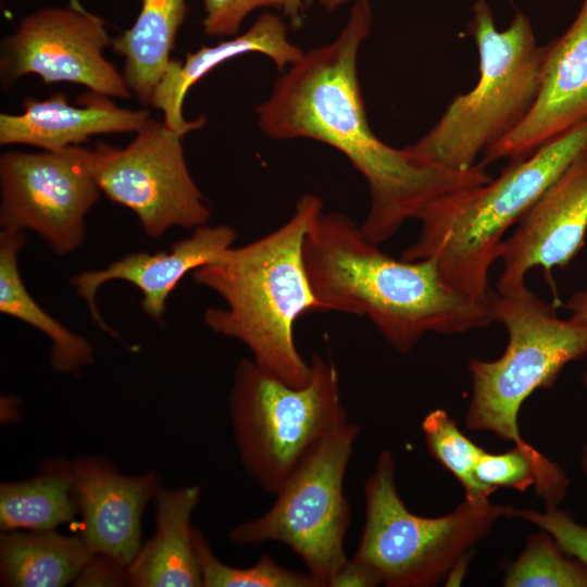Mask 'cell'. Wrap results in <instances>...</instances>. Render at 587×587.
Masks as SVG:
<instances>
[{"label":"cell","mask_w":587,"mask_h":587,"mask_svg":"<svg viewBox=\"0 0 587 587\" xmlns=\"http://www.w3.org/2000/svg\"><path fill=\"white\" fill-rule=\"evenodd\" d=\"M507 587H587V566L566 554L553 537L532 535L520 557L505 571Z\"/></svg>","instance_id":"d4e9b609"},{"label":"cell","mask_w":587,"mask_h":587,"mask_svg":"<svg viewBox=\"0 0 587 587\" xmlns=\"http://www.w3.org/2000/svg\"><path fill=\"white\" fill-rule=\"evenodd\" d=\"M475 476L483 485L497 490L511 488L525 491L535 486L546 508H558L565 499L570 480L565 472L529 444L494 454L487 452L475 466Z\"/></svg>","instance_id":"cb8c5ba5"},{"label":"cell","mask_w":587,"mask_h":587,"mask_svg":"<svg viewBox=\"0 0 587 587\" xmlns=\"http://www.w3.org/2000/svg\"><path fill=\"white\" fill-rule=\"evenodd\" d=\"M586 147L587 118L528 157L511 159L497 178L432 200L417 212L420 235L401 259L433 258L447 282L489 302V270L503 235Z\"/></svg>","instance_id":"277c9868"},{"label":"cell","mask_w":587,"mask_h":587,"mask_svg":"<svg viewBox=\"0 0 587 587\" xmlns=\"http://www.w3.org/2000/svg\"><path fill=\"white\" fill-rule=\"evenodd\" d=\"M136 134L124 149L96 146L100 190L130 209L153 238L174 226L205 225L211 211L189 173L183 136L150 117Z\"/></svg>","instance_id":"8fae6325"},{"label":"cell","mask_w":587,"mask_h":587,"mask_svg":"<svg viewBox=\"0 0 587 587\" xmlns=\"http://www.w3.org/2000/svg\"><path fill=\"white\" fill-rule=\"evenodd\" d=\"M193 542L203 587H322L308 571L284 567L266 553L248 567L228 565L215 555L204 534L196 527Z\"/></svg>","instance_id":"4316f807"},{"label":"cell","mask_w":587,"mask_h":587,"mask_svg":"<svg viewBox=\"0 0 587 587\" xmlns=\"http://www.w3.org/2000/svg\"><path fill=\"white\" fill-rule=\"evenodd\" d=\"M186 11V0H141L134 25L112 40L113 50L125 60L123 77L143 104H150L170 65Z\"/></svg>","instance_id":"44dd1931"},{"label":"cell","mask_w":587,"mask_h":587,"mask_svg":"<svg viewBox=\"0 0 587 587\" xmlns=\"http://www.w3.org/2000/svg\"><path fill=\"white\" fill-rule=\"evenodd\" d=\"M72 472L82 519L78 535L93 553L109 555L127 566L142 545L141 520L160 487L158 473L124 475L101 455L75 459Z\"/></svg>","instance_id":"9a60e30c"},{"label":"cell","mask_w":587,"mask_h":587,"mask_svg":"<svg viewBox=\"0 0 587 587\" xmlns=\"http://www.w3.org/2000/svg\"><path fill=\"white\" fill-rule=\"evenodd\" d=\"M469 33L478 49L477 84L454 97L430 130L407 147L455 171L476 165L480 153L524 120L539 92L545 53L523 13L517 12L509 27L499 32L486 0L475 3Z\"/></svg>","instance_id":"5b68a950"},{"label":"cell","mask_w":587,"mask_h":587,"mask_svg":"<svg viewBox=\"0 0 587 587\" xmlns=\"http://www.w3.org/2000/svg\"><path fill=\"white\" fill-rule=\"evenodd\" d=\"M367 0H357L348 23L329 43L314 48L276 80L257 108L262 132L275 139L309 138L341 152L364 177L370 209L360 226L374 245L390 239L432 200L491 179L485 165L449 170L396 149L371 129L358 77V53L371 30Z\"/></svg>","instance_id":"6da1fadb"},{"label":"cell","mask_w":587,"mask_h":587,"mask_svg":"<svg viewBox=\"0 0 587 587\" xmlns=\"http://www.w3.org/2000/svg\"><path fill=\"white\" fill-rule=\"evenodd\" d=\"M249 52L268 57L280 71L296 63L304 53L289 41L287 27L280 17L264 13L240 36L216 46H203L187 53L184 62L172 59L150 105L162 111L163 122L180 136L201 128L205 124L203 116L188 121L183 115V102L188 90L218 65Z\"/></svg>","instance_id":"ac0fdd59"},{"label":"cell","mask_w":587,"mask_h":587,"mask_svg":"<svg viewBox=\"0 0 587 587\" xmlns=\"http://www.w3.org/2000/svg\"><path fill=\"white\" fill-rule=\"evenodd\" d=\"M309 1L310 0H287L284 10L286 14L290 15L294 21L299 22L300 12Z\"/></svg>","instance_id":"d6a6232c"},{"label":"cell","mask_w":587,"mask_h":587,"mask_svg":"<svg viewBox=\"0 0 587 587\" xmlns=\"http://www.w3.org/2000/svg\"><path fill=\"white\" fill-rule=\"evenodd\" d=\"M370 242L348 215L315 217L303 242L314 296L325 312L367 317L407 353L428 333L460 334L494 322L489 302L454 287L435 259H394Z\"/></svg>","instance_id":"7a4b0ae2"},{"label":"cell","mask_w":587,"mask_h":587,"mask_svg":"<svg viewBox=\"0 0 587 587\" xmlns=\"http://www.w3.org/2000/svg\"><path fill=\"white\" fill-rule=\"evenodd\" d=\"M583 384L587 389V372L583 376ZM582 470L587 476V444L583 448L582 458H580Z\"/></svg>","instance_id":"836d02e7"},{"label":"cell","mask_w":587,"mask_h":587,"mask_svg":"<svg viewBox=\"0 0 587 587\" xmlns=\"http://www.w3.org/2000/svg\"><path fill=\"white\" fill-rule=\"evenodd\" d=\"M348 1L349 0H320L321 4L328 10H335L336 8Z\"/></svg>","instance_id":"e575fe53"},{"label":"cell","mask_w":587,"mask_h":587,"mask_svg":"<svg viewBox=\"0 0 587 587\" xmlns=\"http://www.w3.org/2000/svg\"><path fill=\"white\" fill-rule=\"evenodd\" d=\"M200 494L197 485L159 487L153 498L155 532L126 566L127 586H202L190 523Z\"/></svg>","instance_id":"d6986e66"},{"label":"cell","mask_w":587,"mask_h":587,"mask_svg":"<svg viewBox=\"0 0 587 587\" xmlns=\"http://www.w3.org/2000/svg\"><path fill=\"white\" fill-rule=\"evenodd\" d=\"M92 554L79 535L55 529L1 532L0 582L10 587L67 586Z\"/></svg>","instance_id":"ffe728a7"},{"label":"cell","mask_w":587,"mask_h":587,"mask_svg":"<svg viewBox=\"0 0 587 587\" xmlns=\"http://www.w3.org/2000/svg\"><path fill=\"white\" fill-rule=\"evenodd\" d=\"M587 118V0L567 30L545 47L539 92L524 120L483 152L482 164L526 158Z\"/></svg>","instance_id":"5bb4252c"},{"label":"cell","mask_w":587,"mask_h":587,"mask_svg":"<svg viewBox=\"0 0 587 587\" xmlns=\"http://www.w3.org/2000/svg\"><path fill=\"white\" fill-rule=\"evenodd\" d=\"M77 103L71 105L63 92L45 100L26 98L23 113L0 114V143L58 151L92 135L138 132L150 117L146 110L120 108L96 92L82 95Z\"/></svg>","instance_id":"e0dca14e"},{"label":"cell","mask_w":587,"mask_h":587,"mask_svg":"<svg viewBox=\"0 0 587 587\" xmlns=\"http://www.w3.org/2000/svg\"><path fill=\"white\" fill-rule=\"evenodd\" d=\"M73 585L127 586L126 565L109 555L93 553Z\"/></svg>","instance_id":"f546056e"},{"label":"cell","mask_w":587,"mask_h":587,"mask_svg":"<svg viewBox=\"0 0 587 587\" xmlns=\"http://www.w3.org/2000/svg\"><path fill=\"white\" fill-rule=\"evenodd\" d=\"M494 322L509 335L504 353L495 361L472 359V399L465 424L524 445L517 416L537 389L550 388L563 367L587 355V327L558 316L557 311L526 285L490 292Z\"/></svg>","instance_id":"ba28073f"},{"label":"cell","mask_w":587,"mask_h":587,"mask_svg":"<svg viewBox=\"0 0 587 587\" xmlns=\"http://www.w3.org/2000/svg\"><path fill=\"white\" fill-rule=\"evenodd\" d=\"M365 519L352 558L370 566L387 587H429L465 565L469 553L513 507L466 499L444 516L409 511L396 485L389 451L378 455L364 484Z\"/></svg>","instance_id":"52a82bcc"},{"label":"cell","mask_w":587,"mask_h":587,"mask_svg":"<svg viewBox=\"0 0 587 587\" xmlns=\"http://www.w3.org/2000/svg\"><path fill=\"white\" fill-rule=\"evenodd\" d=\"M203 30L211 36H230L243 18L258 8H285L287 0H203Z\"/></svg>","instance_id":"f1b7e54d"},{"label":"cell","mask_w":587,"mask_h":587,"mask_svg":"<svg viewBox=\"0 0 587 587\" xmlns=\"http://www.w3.org/2000/svg\"><path fill=\"white\" fill-rule=\"evenodd\" d=\"M78 515L72 461L48 460L26 479L0 485V529L52 530Z\"/></svg>","instance_id":"7402d4cb"},{"label":"cell","mask_w":587,"mask_h":587,"mask_svg":"<svg viewBox=\"0 0 587 587\" xmlns=\"http://www.w3.org/2000/svg\"><path fill=\"white\" fill-rule=\"evenodd\" d=\"M111 43L104 21L76 0L66 8L36 11L2 41V88L36 74L45 84L72 83L101 96L129 98L123 74L104 58L103 51Z\"/></svg>","instance_id":"7c38bea8"},{"label":"cell","mask_w":587,"mask_h":587,"mask_svg":"<svg viewBox=\"0 0 587 587\" xmlns=\"http://www.w3.org/2000/svg\"><path fill=\"white\" fill-rule=\"evenodd\" d=\"M587 233V147L549 185L503 240L497 291L525 284L540 266L565 268L584 246Z\"/></svg>","instance_id":"4fadbf2b"},{"label":"cell","mask_w":587,"mask_h":587,"mask_svg":"<svg viewBox=\"0 0 587 587\" xmlns=\"http://www.w3.org/2000/svg\"><path fill=\"white\" fill-rule=\"evenodd\" d=\"M96 149L71 146L38 153L0 157V226L30 229L59 255L85 239V216L100 197Z\"/></svg>","instance_id":"30bf717a"},{"label":"cell","mask_w":587,"mask_h":587,"mask_svg":"<svg viewBox=\"0 0 587 587\" xmlns=\"http://www.w3.org/2000/svg\"><path fill=\"white\" fill-rule=\"evenodd\" d=\"M322 200L301 196L290 218L275 230L192 272L196 283L216 292L225 308H209L204 323L214 333L242 342L252 360L294 387L308 384L310 362L295 342V323L325 312L305 271L303 242Z\"/></svg>","instance_id":"3957f363"},{"label":"cell","mask_w":587,"mask_h":587,"mask_svg":"<svg viewBox=\"0 0 587 587\" xmlns=\"http://www.w3.org/2000/svg\"><path fill=\"white\" fill-rule=\"evenodd\" d=\"M380 584L377 574L361 561L349 558L329 584V587H373Z\"/></svg>","instance_id":"4dcf8cb0"},{"label":"cell","mask_w":587,"mask_h":587,"mask_svg":"<svg viewBox=\"0 0 587 587\" xmlns=\"http://www.w3.org/2000/svg\"><path fill=\"white\" fill-rule=\"evenodd\" d=\"M573 321L587 327V289L573 294L564 303Z\"/></svg>","instance_id":"1f68e13d"},{"label":"cell","mask_w":587,"mask_h":587,"mask_svg":"<svg viewBox=\"0 0 587 587\" xmlns=\"http://www.w3.org/2000/svg\"><path fill=\"white\" fill-rule=\"evenodd\" d=\"M359 433V425L348 421L315 445L274 495L272 507L233 527L229 540L284 544L322 587H329L349 559L345 540L351 511L344 482Z\"/></svg>","instance_id":"9c48e42d"},{"label":"cell","mask_w":587,"mask_h":587,"mask_svg":"<svg viewBox=\"0 0 587 587\" xmlns=\"http://www.w3.org/2000/svg\"><path fill=\"white\" fill-rule=\"evenodd\" d=\"M307 385L294 387L252 359L235 370L228 412L240 463L258 486L275 495L305 454L347 423L339 374L314 354Z\"/></svg>","instance_id":"8992f818"},{"label":"cell","mask_w":587,"mask_h":587,"mask_svg":"<svg viewBox=\"0 0 587 587\" xmlns=\"http://www.w3.org/2000/svg\"><path fill=\"white\" fill-rule=\"evenodd\" d=\"M509 517L535 524L551 535L566 554L587 566V526L577 523L567 512L558 508H546L544 512L513 508Z\"/></svg>","instance_id":"83f0119b"},{"label":"cell","mask_w":587,"mask_h":587,"mask_svg":"<svg viewBox=\"0 0 587 587\" xmlns=\"http://www.w3.org/2000/svg\"><path fill=\"white\" fill-rule=\"evenodd\" d=\"M25 241V232L1 230L0 312L34 326L50 338V362L55 371L76 372L92 363V346L52 317L27 291L17 265V254Z\"/></svg>","instance_id":"603a6c76"},{"label":"cell","mask_w":587,"mask_h":587,"mask_svg":"<svg viewBox=\"0 0 587 587\" xmlns=\"http://www.w3.org/2000/svg\"><path fill=\"white\" fill-rule=\"evenodd\" d=\"M422 430L429 453L461 483L465 499L475 503L488 501L496 490L475 476V466L486 451L469 439L441 409L424 417Z\"/></svg>","instance_id":"484cf974"},{"label":"cell","mask_w":587,"mask_h":587,"mask_svg":"<svg viewBox=\"0 0 587 587\" xmlns=\"http://www.w3.org/2000/svg\"><path fill=\"white\" fill-rule=\"evenodd\" d=\"M236 232L226 225H201L190 237L174 242L168 250L154 253L137 251L116 260L102 270L85 271L71 284L85 300L92 320L107 333L116 336L103 321L96 305V294L104 283L120 279L137 287L141 307L151 319L160 321L173 289L190 271L218 259L233 247Z\"/></svg>","instance_id":"2e32d148"}]
</instances>
